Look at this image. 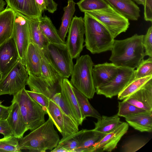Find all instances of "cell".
Segmentation results:
<instances>
[{
    "label": "cell",
    "instance_id": "obj_1",
    "mask_svg": "<svg viewBox=\"0 0 152 152\" xmlns=\"http://www.w3.org/2000/svg\"><path fill=\"white\" fill-rule=\"evenodd\" d=\"M144 36L135 34L125 39H115L109 60L118 67L136 68L145 56Z\"/></svg>",
    "mask_w": 152,
    "mask_h": 152
},
{
    "label": "cell",
    "instance_id": "obj_2",
    "mask_svg": "<svg viewBox=\"0 0 152 152\" xmlns=\"http://www.w3.org/2000/svg\"><path fill=\"white\" fill-rule=\"evenodd\" d=\"M60 140L53 122L49 117L43 124L20 139L19 143L21 150L45 152L48 150L51 151L57 146Z\"/></svg>",
    "mask_w": 152,
    "mask_h": 152
},
{
    "label": "cell",
    "instance_id": "obj_3",
    "mask_svg": "<svg viewBox=\"0 0 152 152\" xmlns=\"http://www.w3.org/2000/svg\"><path fill=\"white\" fill-rule=\"evenodd\" d=\"M84 13V41L86 49L93 54L111 51L114 38L101 23L88 13Z\"/></svg>",
    "mask_w": 152,
    "mask_h": 152
},
{
    "label": "cell",
    "instance_id": "obj_4",
    "mask_svg": "<svg viewBox=\"0 0 152 152\" xmlns=\"http://www.w3.org/2000/svg\"><path fill=\"white\" fill-rule=\"evenodd\" d=\"M94 65L89 55H82L77 58L71 75V84L89 99L92 98L96 93L92 74Z\"/></svg>",
    "mask_w": 152,
    "mask_h": 152
},
{
    "label": "cell",
    "instance_id": "obj_5",
    "mask_svg": "<svg viewBox=\"0 0 152 152\" xmlns=\"http://www.w3.org/2000/svg\"><path fill=\"white\" fill-rule=\"evenodd\" d=\"M13 96L12 100L18 103L28 130L32 131L45 122L47 112L29 96L25 87Z\"/></svg>",
    "mask_w": 152,
    "mask_h": 152
},
{
    "label": "cell",
    "instance_id": "obj_6",
    "mask_svg": "<svg viewBox=\"0 0 152 152\" xmlns=\"http://www.w3.org/2000/svg\"><path fill=\"white\" fill-rule=\"evenodd\" d=\"M86 12L103 25L114 38L125 32L129 25V20L109 4L104 9Z\"/></svg>",
    "mask_w": 152,
    "mask_h": 152
},
{
    "label": "cell",
    "instance_id": "obj_7",
    "mask_svg": "<svg viewBox=\"0 0 152 152\" xmlns=\"http://www.w3.org/2000/svg\"><path fill=\"white\" fill-rule=\"evenodd\" d=\"M47 54L50 63L62 78L71 75L73 66V58L65 44L49 43Z\"/></svg>",
    "mask_w": 152,
    "mask_h": 152
},
{
    "label": "cell",
    "instance_id": "obj_8",
    "mask_svg": "<svg viewBox=\"0 0 152 152\" xmlns=\"http://www.w3.org/2000/svg\"><path fill=\"white\" fill-rule=\"evenodd\" d=\"M28 73L20 60L5 77L0 80V95H14L27 85Z\"/></svg>",
    "mask_w": 152,
    "mask_h": 152
},
{
    "label": "cell",
    "instance_id": "obj_9",
    "mask_svg": "<svg viewBox=\"0 0 152 152\" xmlns=\"http://www.w3.org/2000/svg\"><path fill=\"white\" fill-rule=\"evenodd\" d=\"M135 69L118 67L117 74L109 82L96 89V93L106 98H111L118 95L124 88L134 79Z\"/></svg>",
    "mask_w": 152,
    "mask_h": 152
},
{
    "label": "cell",
    "instance_id": "obj_10",
    "mask_svg": "<svg viewBox=\"0 0 152 152\" xmlns=\"http://www.w3.org/2000/svg\"><path fill=\"white\" fill-rule=\"evenodd\" d=\"M12 38L17 48L19 60L25 66V55L30 42L28 20L27 16L16 11Z\"/></svg>",
    "mask_w": 152,
    "mask_h": 152
},
{
    "label": "cell",
    "instance_id": "obj_11",
    "mask_svg": "<svg viewBox=\"0 0 152 152\" xmlns=\"http://www.w3.org/2000/svg\"><path fill=\"white\" fill-rule=\"evenodd\" d=\"M68 32L66 44L72 58H77L84 47L85 26L83 18L76 16L73 18Z\"/></svg>",
    "mask_w": 152,
    "mask_h": 152
},
{
    "label": "cell",
    "instance_id": "obj_12",
    "mask_svg": "<svg viewBox=\"0 0 152 152\" xmlns=\"http://www.w3.org/2000/svg\"><path fill=\"white\" fill-rule=\"evenodd\" d=\"M46 112L61 134L62 138L79 131V126L64 113L57 104L51 99L49 100Z\"/></svg>",
    "mask_w": 152,
    "mask_h": 152
},
{
    "label": "cell",
    "instance_id": "obj_13",
    "mask_svg": "<svg viewBox=\"0 0 152 152\" xmlns=\"http://www.w3.org/2000/svg\"><path fill=\"white\" fill-rule=\"evenodd\" d=\"M19 60L18 50L12 37L0 45V80L5 77Z\"/></svg>",
    "mask_w": 152,
    "mask_h": 152
},
{
    "label": "cell",
    "instance_id": "obj_14",
    "mask_svg": "<svg viewBox=\"0 0 152 152\" xmlns=\"http://www.w3.org/2000/svg\"><path fill=\"white\" fill-rule=\"evenodd\" d=\"M128 128V124L122 122L115 129L106 134L97 142L92 148L91 152H111L115 148Z\"/></svg>",
    "mask_w": 152,
    "mask_h": 152
},
{
    "label": "cell",
    "instance_id": "obj_15",
    "mask_svg": "<svg viewBox=\"0 0 152 152\" xmlns=\"http://www.w3.org/2000/svg\"><path fill=\"white\" fill-rule=\"evenodd\" d=\"M124 100L139 108L152 112V79Z\"/></svg>",
    "mask_w": 152,
    "mask_h": 152
},
{
    "label": "cell",
    "instance_id": "obj_16",
    "mask_svg": "<svg viewBox=\"0 0 152 152\" xmlns=\"http://www.w3.org/2000/svg\"><path fill=\"white\" fill-rule=\"evenodd\" d=\"M118 67L112 63L105 62L94 65L92 70L95 89L109 82L117 74Z\"/></svg>",
    "mask_w": 152,
    "mask_h": 152
},
{
    "label": "cell",
    "instance_id": "obj_17",
    "mask_svg": "<svg viewBox=\"0 0 152 152\" xmlns=\"http://www.w3.org/2000/svg\"><path fill=\"white\" fill-rule=\"evenodd\" d=\"M11 102L7 120L14 136L20 139L23 137L24 133L28 129L18 103L13 100Z\"/></svg>",
    "mask_w": 152,
    "mask_h": 152
},
{
    "label": "cell",
    "instance_id": "obj_18",
    "mask_svg": "<svg viewBox=\"0 0 152 152\" xmlns=\"http://www.w3.org/2000/svg\"><path fill=\"white\" fill-rule=\"evenodd\" d=\"M61 93L75 115L80 125L84 120L77 100L73 91L70 81L67 78H62L58 83Z\"/></svg>",
    "mask_w": 152,
    "mask_h": 152
},
{
    "label": "cell",
    "instance_id": "obj_19",
    "mask_svg": "<svg viewBox=\"0 0 152 152\" xmlns=\"http://www.w3.org/2000/svg\"><path fill=\"white\" fill-rule=\"evenodd\" d=\"M7 6L27 17L39 18L42 14L35 0H5Z\"/></svg>",
    "mask_w": 152,
    "mask_h": 152
},
{
    "label": "cell",
    "instance_id": "obj_20",
    "mask_svg": "<svg viewBox=\"0 0 152 152\" xmlns=\"http://www.w3.org/2000/svg\"><path fill=\"white\" fill-rule=\"evenodd\" d=\"M42 51L35 44L30 42L25 57V66L28 73L39 76L41 74Z\"/></svg>",
    "mask_w": 152,
    "mask_h": 152
},
{
    "label": "cell",
    "instance_id": "obj_21",
    "mask_svg": "<svg viewBox=\"0 0 152 152\" xmlns=\"http://www.w3.org/2000/svg\"><path fill=\"white\" fill-rule=\"evenodd\" d=\"M15 18V11L7 6L0 13V45L12 37Z\"/></svg>",
    "mask_w": 152,
    "mask_h": 152
},
{
    "label": "cell",
    "instance_id": "obj_22",
    "mask_svg": "<svg viewBox=\"0 0 152 152\" xmlns=\"http://www.w3.org/2000/svg\"><path fill=\"white\" fill-rule=\"evenodd\" d=\"M29 28L30 42L36 45L48 58L47 48L49 42L40 28L39 18L27 17Z\"/></svg>",
    "mask_w": 152,
    "mask_h": 152
},
{
    "label": "cell",
    "instance_id": "obj_23",
    "mask_svg": "<svg viewBox=\"0 0 152 152\" xmlns=\"http://www.w3.org/2000/svg\"><path fill=\"white\" fill-rule=\"evenodd\" d=\"M115 10L128 20H137L140 17L139 7L132 1L125 0H105Z\"/></svg>",
    "mask_w": 152,
    "mask_h": 152
},
{
    "label": "cell",
    "instance_id": "obj_24",
    "mask_svg": "<svg viewBox=\"0 0 152 152\" xmlns=\"http://www.w3.org/2000/svg\"><path fill=\"white\" fill-rule=\"evenodd\" d=\"M128 124L142 132L152 131V112L147 111L125 118Z\"/></svg>",
    "mask_w": 152,
    "mask_h": 152
},
{
    "label": "cell",
    "instance_id": "obj_25",
    "mask_svg": "<svg viewBox=\"0 0 152 152\" xmlns=\"http://www.w3.org/2000/svg\"><path fill=\"white\" fill-rule=\"evenodd\" d=\"M40 76L51 87L57 88V86L62 78L50 62L42 52Z\"/></svg>",
    "mask_w": 152,
    "mask_h": 152
},
{
    "label": "cell",
    "instance_id": "obj_26",
    "mask_svg": "<svg viewBox=\"0 0 152 152\" xmlns=\"http://www.w3.org/2000/svg\"><path fill=\"white\" fill-rule=\"evenodd\" d=\"M106 134L94 129H83L79 145L76 152H91L94 145Z\"/></svg>",
    "mask_w": 152,
    "mask_h": 152
},
{
    "label": "cell",
    "instance_id": "obj_27",
    "mask_svg": "<svg viewBox=\"0 0 152 152\" xmlns=\"http://www.w3.org/2000/svg\"><path fill=\"white\" fill-rule=\"evenodd\" d=\"M27 85L31 91L39 93L50 99L57 92V88L50 86L40 76L28 73Z\"/></svg>",
    "mask_w": 152,
    "mask_h": 152
},
{
    "label": "cell",
    "instance_id": "obj_28",
    "mask_svg": "<svg viewBox=\"0 0 152 152\" xmlns=\"http://www.w3.org/2000/svg\"><path fill=\"white\" fill-rule=\"evenodd\" d=\"M39 25L42 32L50 43L65 44L60 37L56 28L50 18L44 15L39 18Z\"/></svg>",
    "mask_w": 152,
    "mask_h": 152
},
{
    "label": "cell",
    "instance_id": "obj_29",
    "mask_svg": "<svg viewBox=\"0 0 152 152\" xmlns=\"http://www.w3.org/2000/svg\"><path fill=\"white\" fill-rule=\"evenodd\" d=\"M76 4L73 0H68L67 5L63 8L64 12L61 18V24L58 31L60 37L64 42H65L66 35L75 11Z\"/></svg>",
    "mask_w": 152,
    "mask_h": 152
},
{
    "label": "cell",
    "instance_id": "obj_30",
    "mask_svg": "<svg viewBox=\"0 0 152 152\" xmlns=\"http://www.w3.org/2000/svg\"><path fill=\"white\" fill-rule=\"evenodd\" d=\"M72 88L77 100L84 120L88 117H93L97 119L100 118L101 116L100 114L91 105L88 98L73 86Z\"/></svg>",
    "mask_w": 152,
    "mask_h": 152
},
{
    "label": "cell",
    "instance_id": "obj_31",
    "mask_svg": "<svg viewBox=\"0 0 152 152\" xmlns=\"http://www.w3.org/2000/svg\"><path fill=\"white\" fill-rule=\"evenodd\" d=\"M121 122L119 116L117 114L111 116L102 115L97 118L96 122H94V129L107 134L115 129Z\"/></svg>",
    "mask_w": 152,
    "mask_h": 152
},
{
    "label": "cell",
    "instance_id": "obj_32",
    "mask_svg": "<svg viewBox=\"0 0 152 152\" xmlns=\"http://www.w3.org/2000/svg\"><path fill=\"white\" fill-rule=\"evenodd\" d=\"M151 79L152 75L133 79L118 94V99H124L140 89Z\"/></svg>",
    "mask_w": 152,
    "mask_h": 152
},
{
    "label": "cell",
    "instance_id": "obj_33",
    "mask_svg": "<svg viewBox=\"0 0 152 152\" xmlns=\"http://www.w3.org/2000/svg\"><path fill=\"white\" fill-rule=\"evenodd\" d=\"M83 132V129L62 138L60 140L57 146L63 147L68 150L69 152H76Z\"/></svg>",
    "mask_w": 152,
    "mask_h": 152
},
{
    "label": "cell",
    "instance_id": "obj_34",
    "mask_svg": "<svg viewBox=\"0 0 152 152\" xmlns=\"http://www.w3.org/2000/svg\"><path fill=\"white\" fill-rule=\"evenodd\" d=\"M77 4L80 10L83 12L103 9L108 5L105 0H80Z\"/></svg>",
    "mask_w": 152,
    "mask_h": 152
},
{
    "label": "cell",
    "instance_id": "obj_35",
    "mask_svg": "<svg viewBox=\"0 0 152 152\" xmlns=\"http://www.w3.org/2000/svg\"><path fill=\"white\" fill-rule=\"evenodd\" d=\"M59 107L61 110L70 118L76 125H79L78 120L61 92H57L51 99Z\"/></svg>",
    "mask_w": 152,
    "mask_h": 152
},
{
    "label": "cell",
    "instance_id": "obj_36",
    "mask_svg": "<svg viewBox=\"0 0 152 152\" xmlns=\"http://www.w3.org/2000/svg\"><path fill=\"white\" fill-rule=\"evenodd\" d=\"M18 139L14 135L0 139V152H20Z\"/></svg>",
    "mask_w": 152,
    "mask_h": 152
},
{
    "label": "cell",
    "instance_id": "obj_37",
    "mask_svg": "<svg viewBox=\"0 0 152 152\" xmlns=\"http://www.w3.org/2000/svg\"><path fill=\"white\" fill-rule=\"evenodd\" d=\"M118 108L117 115L119 116L125 118L131 115L148 111L137 107L124 100L118 102Z\"/></svg>",
    "mask_w": 152,
    "mask_h": 152
},
{
    "label": "cell",
    "instance_id": "obj_38",
    "mask_svg": "<svg viewBox=\"0 0 152 152\" xmlns=\"http://www.w3.org/2000/svg\"><path fill=\"white\" fill-rule=\"evenodd\" d=\"M136 68L134 79L152 75V57L142 60Z\"/></svg>",
    "mask_w": 152,
    "mask_h": 152
},
{
    "label": "cell",
    "instance_id": "obj_39",
    "mask_svg": "<svg viewBox=\"0 0 152 152\" xmlns=\"http://www.w3.org/2000/svg\"><path fill=\"white\" fill-rule=\"evenodd\" d=\"M146 140L140 138H134L128 140L122 145L121 151L135 152L143 147L147 142Z\"/></svg>",
    "mask_w": 152,
    "mask_h": 152
},
{
    "label": "cell",
    "instance_id": "obj_40",
    "mask_svg": "<svg viewBox=\"0 0 152 152\" xmlns=\"http://www.w3.org/2000/svg\"><path fill=\"white\" fill-rule=\"evenodd\" d=\"M26 91L29 96L40 104L44 110L46 111L50 99L39 93L27 90Z\"/></svg>",
    "mask_w": 152,
    "mask_h": 152
},
{
    "label": "cell",
    "instance_id": "obj_41",
    "mask_svg": "<svg viewBox=\"0 0 152 152\" xmlns=\"http://www.w3.org/2000/svg\"><path fill=\"white\" fill-rule=\"evenodd\" d=\"M152 26L150 27L147 33L144 36L143 45L145 49V55L152 57Z\"/></svg>",
    "mask_w": 152,
    "mask_h": 152
},
{
    "label": "cell",
    "instance_id": "obj_42",
    "mask_svg": "<svg viewBox=\"0 0 152 152\" xmlns=\"http://www.w3.org/2000/svg\"><path fill=\"white\" fill-rule=\"evenodd\" d=\"M0 134H3L4 137L14 135L7 119L0 120Z\"/></svg>",
    "mask_w": 152,
    "mask_h": 152
},
{
    "label": "cell",
    "instance_id": "obj_43",
    "mask_svg": "<svg viewBox=\"0 0 152 152\" xmlns=\"http://www.w3.org/2000/svg\"><path fill=\"white\" fill-rule=\"evenodd\" d=\"M144 19L147 21L152 22V0H144Z\"/></svg>",
    "mask_w": 152,
    "mask_h": 152
},
{
    "label": "cell",
    "instance_id": "obj_44",
    "mask_svg": "<svg viewBox=\"0 0 152 152\" xmlns=\"http://www.w3.org/2000/svg\"><path fill=\"white\" fill-rule=\"evenodd\" d=\"M47 10L50 13H54L57 9L58 4L53 0H45Z\"/></svg>",
    "mask_w": 152,
    "mask_h": 152
},
{
    "label": "cell",
    "instance_id": "obj_45",
    "mask_svg": "<svg viewBox=\"0 0 152 152\" xmlns=\"http://www.w3.org/2000/svg\"><path fill=\"white\" fill-rule=\"evenodd\" d=\"M10 106H4L0 102V120L6 119L8 116Z\"/></svg>",
    "mask_w": 152,
    "mask_h": 152
},
{
    "label": "cell",
    "instance_id": "obj_46",
    "mask_svg": "<svg viewBox=\"0 0 152 152\" xmlns=\"http://www.w3.org/2000/svg\"><path fill=\"white\" fill-rule=\"evenodd\" d=\"M37 4L40 13L42 14L47 10V6L45 0H35Z\"/></svg>",
    "mask_w": 152,
    "mask_h": 152
},
{
    "label": "cell",
    "instance_id": "obj_47",
    "mask_svg": "<svg viewBox=\"0 0 152 152\" xmlns=\"http://www.w3.org/2000/svg\"><path fill=\"white\" fill-rule=\"evenodd\" d=\"M50 151L53 152H69L68 150L64 148L57 146Z\"/></svg>",
    "mask_w": 152,
    "mask_h": 152
},
{
    "label": "cell",
    "instance_id": "obj_48",
    "mask_svg": "<svg viewBox=\"0 0 152 152\" xmlns=\"http://www.w3.org/2000/svg\"><path fill=\"white\" fill-rule=\"evenodd\" d=\"M6 4V2L4 0H0V13L5 10L4 6Z\"/></svg>",
    "mask_w": 152,
    "mask_h": 152
},
{
    "label": "cell",
    "instance_id": "obj_49",
    "mask_svg": "<svg viewBox=\"0 0 152 152\" xmlns=\"http://www.w3.org/2000/svg\"><path fill=\"white\" fill-rule=\"evenodd\" d=\"M137 4H141L144 5V0H133Z\"/></svg>",
    "mask_w": 152,
    "mask_h": 152
},
{
    "label": "cell",
    "instance_id": "obj_50",
    "mask_svg": "<svg viewBox=\"0 0 152 152\" xmlns=\"http://www.w3.org/2000/svg\"><path fill=\"white\" fill-rule=\"evenodd\" d=\"M129 2H132V0H125Z\"/></svg>",
    "mask_w": 152,
    "mask_h": 152
}]
</instances>
